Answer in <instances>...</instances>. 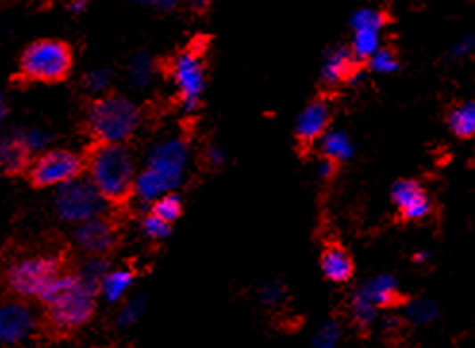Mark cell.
I'll list each match as a JSON object with an SVG mask.
<instances>
[{"label":"cell","mask_w":475,"mask_h":348,"mask_svg":"<svg viewBox=\"0 0 475 348\" xmlns=\"http://www.w3.org/2000/svg\"><path fill=\"white\" fill-rule=\"evenodd\" d=\"M76 256L66 244H51L41 248H14L0 260V279L4 287L20 301H39L43 291L62 278L64 273L78 269Z\"/></svg>","instance_id":"6da1fadb"},{"label":"cell","mask_w":475,"mask_h":348,"mask_svg":"<svg viewBox=\"0 0 475 348\" xmlns=\"http://www.w3.org/2000/svg\"><path fill=\"white\" fill-rule=\"evenodd\" d=\"M89 181L112 210L124 212L137 196L135 154L127 145L91 143L85 151Z\"/></svg>","instance_id":"7a4b0ae2"},{"label":"cell","mask_w":475,"mask_h":348,"mask_svg":"<svg viewBox=\"0 0 475 348\" xmlns=\"http://www.w3.org/2000/svg\"><path fill=\"white\" fill-rule=\"evenodd\" d=\"M99 294V285L83 278L79 266L78 269L64 273L39 296V302L45 306L46 327L53 333L66 335L87 326L96 312Z\"/></svg>","instance_id":"3957f363"},{"label":"cell","mask_w":475,"mask_h":348,"mask_svg":"<svg viewBox=\"0 0 475 348\" xmlns=\"http://www.w3.org/2000/svg\"><path fill=\"white\" fill-rule=\"evenodd\" d=\"M141 123V112L124 95L108 91L89 103L85 112V133L91 143L126 145Z\"/></svg>","instance_id":"277c9868"},{"label":"cell","mask_w":475,"mask_h":348,"mask_svg":"<svg viewBox=\"0 0 475 348\" xmlns=\"http://www.w3.org/2000/svg\"><path fill=\"white\" fill-rule=\"evenodd\" d=\"M73 70L71 45L62 39H37L23 48L12 83L18 87L64 83Z\"/></svg>","instance_id":"5b68a950"},{"label":"cell","mask_w":475,"mask_h":348,"mask_svg":"<svg viewBox=\"0 0 475 348\" xmlns=\"http://www.w3.org/2000/svg\"><path fill=\"white\" fill-rule=\"evenodd\" d=\"M206 53L209 41L197 37L174 56L156 60V71L164 73V78L174 83L176 101L185 112L201 106L206 87Z\"/></svg>","instance_id":"8992f818"},{"label":"cell","mask_w":475,"mask_h":348,"mask_svg":"<svg viewBox=\"0 0 475 348\" xmlns=\"http://www.w3.org/2000/svg\"><path fill=\"white\" fill-rule=\"evenodd\" d=\"M189 141L185 135L174 137L152 148L146 166L137 176V196L143 203H154L177 187L185 171Z\"/></svg>","instance_id":"52a82bcc"},{"label":"cell","mask_w":475,"mask_h":348,"mask_svg":"<svg viewBox=\"0 0 475 348\" xmlns=\"http://www.w3.org/2000/svg\"><path fill=\"white\" fill-rule=\"evenodd\" d=\"M83 173H87L85 154L58 148V151H46L33 158L26 178L33 189H48L78 181L83 178Z\"/></svg>","instance_id":"ba28073f"},{"label":"cell","mask_w":475,"mask_h":348,"mask_svg":"<svg viewBox=\"0 0 475 348\" xmlns=\"http://www.w3.org/2000/svg\"><path fill=\"white\" fill-rule=\"evenodd\" d=\"M54 208L60 220L79 226V223L106 214L108 203L89 179L81 178L58 189L54 196Z\"/></svg>","instance_id":"9c48e42d"},{"label":"cell","mask_w":475,"mask_h":348,"mask_svg":"<svg viewBox=\"0 0 475 348\" xmlns=\"http://www.w3.org/2000/svg\"><path fill=\"white\" fill-rule=\"evenodd\" d=\"M121 212L112 210L99 218H93L73 229V243L83 254L89 258L108 260L112 256L121 243Z\"/></svg>","instance_id":"30bf717a"},{"label":"cell","mask_w":475,"mask_h":348,"mask_svg":"<svg viewBox=\"0 0 475 348\" xmlns=\"http://www.w3.org/2000/svg\"><path fill=\"white\" fill-rule=\"evenodd\" d=\"M329 126H332V106H329L325 98H314L302 108L297 118L295 137L299 146L302 151L315 148L322 137L332 129Z\"/></svg>","instance_id":"8fae6325"},{"label":"cell","mask_w":475,"mask_h":348,"mask_svg":"<svg viewBox=\"0 0 475 348\" xmlns=\"http://www.w3.org/2000/svg\"><path fill=\"white\" fill-rule=\"evenodd\" d=\"M391 203L405 221H422L433 210L431 196L416 179H398L391 187Z\"/></svg>","instance_id":"7c38bea8"},{"label":"cell","mask_w":475,"mask_h":348,"mask_svg":"<svg viewBox=\"0 0 475 348\" xmlns=\"http://www.w3.org/2000/svg\"><path fill=\"white\" fill-rule=\"evenodd\" d=\"M37 326L35 316L20 298L0 301V344L26 341Z\"/></svg>","instance_id":"4fadbf2b"},{"label":"cell","mask_w":475,"mask_h":348,"mask_svg":"<svg viewBox=\"0 0 475 348\" xmlns=\"http://www.w3.org/2000/svg\"><path fill=\"white\" fill-rule=\"evenodd\" d=\"M362 70V62L350 53L348 46H335L323 58L320 79L327 89H335L345 83H352Z\"/></svg>","instance_id":"5bb4252c"},{"label":"cell","mask_w":475,"mask_h":348,"mask_svg":"<svg viewBox=\"0 0 475 348\" xmlns=\"http://www.w3.org/2000/svg\"><path fill=\"white\" fill-rule=\"evenodd\" d=\"M33 162V151L23 131L0 137V173L6 178L26 176Z\"/></svg>","instance_id":"9a60e30c"},{"label":"cell","mask_w":475,"mask_h":348,"mask_svg":"<svg viewBox=\"0 0 475 348\" xmlns=\"http://www.w3.org/2000/svg\"><path fill=\"white\" fill-rule=\"evenodd\" d=\"M358 293L377 310V312L389 308H397L406 302L398 287V281L391 276V273H381V276H375L368 281H364L358 287Z\"/></svg>","instance_id":"2e32d148"},{"label":"cell","mask_w":475,"mask_h":348,"mask_svg":"<svg viewBox=\"0 0 475 348\" xmlns=\"http://www.w3.org/2000/svg\"><path fill=\"white\" fill-rule=\"evenodd\" d=\"M320 268L323 278L332 283L343 285L348 283L355 276V262H352V256L345 246H340L337 243L327 244L322 256H320Z\"/></svg>","instance_id":"e0dca14e"},{"label":"cell","mask_w":475,"mask_h":348,"mask_svg":"<svg viewBox=\"0 0 475 348\" xmlns=\"http://www.w3.org/2000/svg\"><path fill=\"white\" fill-rule=\"evenodd\" d=\"M320 153V158H325L333 164H345L352 156H355V145L343 129H329L322 139L315 145Z\"/></svg>","instance_id":"ac0fdd59"},{"label":"cell","mask_w":475,"mask_h":348,"mask_svg":"<svg viewBox=\"0 0 475 348\" xmlns=\"http://www.w3.org/2000/svg\"><path fill=\"white\" fill-rule=\"evenodd\" d=\"M446 126L458 139H473L475 137V101L458 103L448 110Z\"/></svg>","instance_id":"d6986e66"},{"label":"cell","mask_w":475,"mask_h":348,"mask_svg":"<svg viewBox=\"0 0 475 348\" xmlns=\"http://www.w3.org/2000/svg\"><path fill=\"white\" fill-rule=\"evenodd\" d=\"M135 278H137V271L131 268L108 271L101 283V294L106 298L108 302L124 301V296L129 291L133 281H135Z\"/></svg>","instance_id":"ffe728a7"},{"label":"cell","mask_w":475,"mask_h":348,"mask_svg":"<svg viewBox=\"0 0 475 348\" xmlns=\"http://www.w3.org/2000/svg\"><path fill=\"white\" fill-rule=\"evenodd\" d=\"M389 23V14L381 8L364 6L350 16L352 31H383Z\"/></svg>","instance_id":"44dd1931"},{"label":"cell","mask_w":475,"mask_h":348,"mask_svg":"<svg viewBox=\"0 0 475 348\" xmlns=\"http://www.w3.org/2000/svg\"><path fill=\"white\" fill-rule=\"evenodd\" d=\"M347 312H348V319L352 321V326L360 331H365L372 327V323L377 318V310L365 301V298L358 293V289L350 294L348 298V304H347Z\"/></svg>","instance_id":"7402d4cb"},{"label":"cell","mask_w":475,"mask_h":348,"mask_svg":"<svg viewBox=\"0 0 475 348\" xmlns=\"http://www.w3.org/2000/svg\"><path fill=\"white\" fill-rule=\"evenodd\" d=\"M383 46L381 31H352L350 39V53L365 64L380 48Z\"/></svg>","instance_id":"603a6c76"},{"label":"cell","mask_w":475,"mask_h":348,"mask_svg":"<svg viewBox=\"0 0 475 348\" xmlns=\"http://www.w3.org/2000/svg\"><path fill=\"white\" fill-rule=\"evenodd\" d=\"M151 214H154L156 218L164 220L166 223H169L172 226L174 221H177L183 214V203L181 198L176 195V193H168L160 198H156V201L151 204Z\"/></svg>","instance_id":"cb8c5ba5"},{"label":"cell","mask_w":475,"mask_h":348,"mask_svg":"<svg viewBox=\"0 0 475 348\" xmlns=\"http://www.w3.org/2000/svg\"><path fill=\"white\" fill-rule=\"evenodd\" d=\"M365 66H368L370 71L380 73V76H391V73L398 71L400 60H398V54L395 53V48L383 45L380 51L365 62Z\"/></svg>","instance_id":"d4e9b609"},{"label":"cell","mask_w":475,"mask_h":348,"mask_svg":"<svg viewBox=\"0 0 475 348\" xmlns=\"http://www.w3.org/2000/svg\"><path fill=\"white\" fill-rule=\"evenodd\" d=\"M156 73V60L149 56H137L129 66V81L143 89L151 83L152 76Z\"/></svg>","instance_id":"484cf974"},{"label":"cell","mask_w":475,"mask_h":348,"mask_svg":"<svg viewBox=\"0 0 475 348\" xmlns=\"http://www.w3.org/2000/svg\"><path fill=\"white\" fill-rule=\"evenodd\" d=\"M141 229H143V233L146 235V237L152 239V241H164V239L169 237V235H172V226H169V223H166L164 220L156 218L151 212L141 220Z\"/></svg>","instance_id":"4316f807"},{"label":"cell","mask_w":475,"mask_h":348,"mask_svg":"<svg viewBox=\"0 0 475 348\" xmlns=\"http://www.w3.org/2000/svg\"><path fill=\"white\" fill-rule=\"evenodd\" d=\"M406 308V316L416 321V323H425L433 319L435 316V302L430 301V298H416V301H408L405 302Z\"/></svg>","instance_id":"83f0119b"},{"label":"cell","mask_w":475,"mask_h":348,"mask_svg":"<svg viewBox=\"0 0 475 348\" xmlns=\"http://www.w3.org/2000/svg\"><path fill=\"white\" fill-rule=\"evenodd\" d=\"M144 308V298L143 296H133L129 298L127 302H124V306H121L119 314H118V323L119 326H133L135 323L143 312Z\"/></svg>","instance_id":"f1b7e54d"},{"label":"cell","mask_w":475,"mask_h":348,"mask_svg":"<svg viewBox=\"0 0 475 348\" xmlns=\"http://www.w3.org/2000/svg\"><path fill=\"white\" fill-rule=\"evenodd\" d=\"M339 337L340 331L339 326L333 321H327L322 326V329L315 333L314 348H339Z\"/></svg>","instance_id":"f546056e"},{"label":"cell","mask_w":475,"mask_h":348,"mask_svg":"<svg viewBox=\"0 0 475 348\" xmlns=\"http://www.w3.org/2000/svg\"><path fill=\"white\" fill-rule=\"evenodd\" d=\"M108 83H110V73L106 70H93L89 73H85L83 78V87L85 91L91 93H108Z\"/></svg>","instance_id":"4dcf8cb0"},{"label":"cell","mask_w":475,"mask_h":348,"mask_svg":"<svg viewBox=\"0 0 475 348\" xmlns=\"http://www.w3.org/2000/svg\"><path fill=\"white\" fill-rule=\"evenodd\" d=\"M283 294H285V287L279 281L266 283L260 291L264 304H277L283 298Z\"/></svg>","instance_id":"1f68e13d"},{"label":"cell","mask_w":475,"mask_h":348,"mask_svg":"<svg viewBox=\"0 0 475 348\" xmlns=\"http://www.w3.org/2000/svg\"><path fill=\"white\" fill-rule=\"evenodd\" d=\"M475 53V33H470L466 35L464 39L458 41L453 51H450V58L453 60H460V58H466V56H471Z\"/></svg>","instance_id":"d6a6232c"},{"label":"cell","mask_w":475,"mask_h":348,"mask_svg":"<svg viewBox=\"0 0 475 348\" xmlns=\"http://www.w3.org/2000/svg\"><path fill=\"white\" fill-rule=\"evenodd\" d=\"M23 137H26V143L29 145V148H31L33 153L43 151V146L48 143V135L43 133V131H37V129L23 131Z\"/></svg>","instance_id":"836d02e7"},{"label":"cell","mask_w":475,"mask_h":348,"mask_svg":"<svg viewBox=\"0 0 475 348\" xmlns=\"http://www.w3.org/2000/svg\"><path fill=\"white\" fill-rule=\"evenodd\" d=\"M202 158H204L206 166H209V168H219V166L224 164V153L219 151L216 145L206 146L204 153H202Z\"/></svg>","instance_id":"e575fe53"},{"label":"cell","mask_w":475,"mask_h":348,"mask_svg":"<svg viewBox=\"0 0 475 348\" xmlns=\"http://www.w3.org/2000/svg\"><path fill=\"white\" fill-rule=\"evenodd\" d=\"M315 173H318V178L322 181H329L337 173V164H333V162H329L325 158H320L318 168H315Z\"/></svg>","instance_id":"d590c367"},{"label":"cell","mask_w":475,"mask_h":348,"mask_svg":"<svg viewBox=\"0 0 475 348\" xmlns=\"http://www.w3.org/2000/svg\"><path fill=\"white\" fill-rule=\"evenodd\" d=\"M66 8H68V12H71V14H79L81 10L87 8V3H68Z\"/></svg>","instance_id":"8d00e7d4"},{"label":"cell","mask_w":475,"mask_h":348,"mask_svg":"<svg viewBox=\"0 0 475 348\" xmlns=\"http://www.w3.org/2000/svg\"><path fill=\"white\" fill-rule=\"evenodd\" d=\"M6 114H8V104H6V98H4L3 91H0V123H3Z\"/></svg>","instance_id":"74e56055"},{"label":"cell","mask_w":475,"mask_h":348,"mask_svg":"<svg viewBox=\"0 0 475 348\" xmlns=\"http://www.w3.org/2000/svg\"><path fill=\"white\" fill-rule=\"evenodd\" d=\"M414 258H416V262H425V260L430 258V254L428 253H420V254H416Z\"/></svg>","instance_id":"f35d334b"},{"label":"cell","mask_w":475,"mask_h":348,"mask_svg":"<svg viewBox=\"0 0 475 348\" xmlns=\"http://www.w3.org/2000/svg\"><path fill=\"white\" fill-rule=\"evenodd\" d=\"M0 8H3V4H0Z\"/></svg>","instance_id":"ab89813d"}]
</instances>
